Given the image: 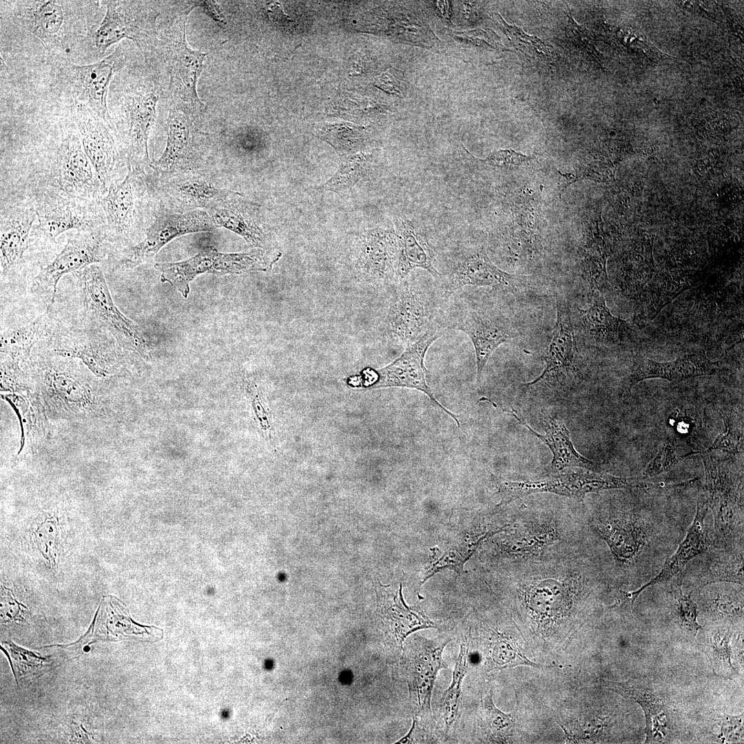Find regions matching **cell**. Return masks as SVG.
I'll list each match as a JSON object with an SVG mask.
<instances>
[{
  "label": "cell",
  "mask_w": 744,
  "mask_h": 744,
  "mask_svg": "<svg viewBox=\"0 0 744 744\" xmlns=\"http://www.w3.org/2000/svg\"><path fill=\"white\" fill-rule=\"evenodd\" d=\"M54 340L53 351L57 355L81 359L99 377L113 373L116 349L107 333L74 329L59 334Z\"/></svg>",
  "instance_id": "18"
},
{
  "label": "cell",
  "mask_w": 744,
  "mask_h": 744,
  "mask_svg": "<svg viewBox=\"0 0 744 744\" xmlns=\"http://www.w3.org/2000/svg\"><path fill=\"white\" fill-rule=\"evenodd\" d=\"M4 644L6 645L8 652H10V656L9 657L12 659L15 668L18 669L17 670L20 674L31 672L42 666L43 661H46L44 658L38 657L32 652L23 650L11 642L5 643Z\"/></svg>",
  "instance_id": "51"
},
{
  "label": "cell",
  "mask_w": 744,
  "mask_h": 744,
  "mask_svg": "<svg viewBox=\"0 0 744 744\" xmlns=\"http://www.w3.org/2000/svg\"><path fill=\"white\" fill-rule=\"evenodd\" d=\"M281 252L256 248L247 252L223 253L212 247L205 248L192 257L173 262H156L161 281L169 283L187 298L190 282L204 273L214 275L242 274L266 271L280 258Z\"/></svg>",
  "instance_id": "2"
},
{
  "label": "cell",
  "mask_w": 744,
  "mask_h": 744,
  "mask_svg": "<svg viewBox=\"0 0 744 744\" xmlns=\"http://www.w3.org/2000/svg\"><path fill=\"white\" fill-rule=\"evenodd\" d=\"M380 606L391 627L397 643L402 650L404 641L414 632L424 628H435L433 622L426 616L404 600L402 585L386 586L380 589Z\"/></svg>",
  "instance_id": "31"
},
{
  "label": "cell",
  "mask_w": 744,
  "mask_h": 744,
  "mask_svg": "<svg viewBox=\"0 0 744 744\" xmlns=\"http://www.w3.org/2000/svg\"><path fill=\"white\" fill-rule=\"evenodd\" d=\"M501 23H502L504 28L509 33V34L519 42L524 43L528 46H530V48L541 54H549L548 45L537 37L529 35L520 28L507 24L503 20H501Z\"/></svg>",
  "instance_id": "57"
},
{
  "label": "cell",
  "mask_w": 744,
  "mask_h": 744,
  "mask_svg": "<svg viewBox=\"0 0 744 744\" xmlns=\"http://www.w3.org/2000/svg\"><path fill=\"white\" fill-rule=\"evenodd\" d=\"M356 252L358 267L366 280L373 282L400 281L394 229L373 228L364 231L358 238Z\"/></svg>",
  "instance_id": "17"
},
{
  "label": "cell",
  "mask_w": 744,
  "mask_h": 744,
  "mask_svg": "<svg viewBox=\"0 0 744 744\" xmlns=\"http://www.w3.org/2000/svg\"><path fill=\"white\" fill-rule=\"evenodd\" d=\"M161 189L172 205L187 211L198 208L216 209L240 195L216 185L201 175L191 173L167 177L161 183Z\"/></svg>",
  "instance_id": "22"
},
{
  "label": "cell",
  "mask_w": 744,
  "mask_h": 744,
  "mask_svg": "<svg viewBox=\"0 0 744 744\" xmlns=\"http://www.w3.org/2000/svg\"><path fill=\"white\" fill-rule=\"evenodd\" d=\"M576 340L569 310L557 302V319L552 338L544 357L546 367L541 375L528 385L541 380L564 378L576 371L575 358Z\"/></svg>",
  "instance_id": "28"
},
{
  "label": "cell",
  "mask_w": 744,
  "mask_h": 744,
  "mask_svg": "<svg viewBox=\"0 0 744 744\" xmlns=\"http://www.w3.org/2000/svg\"><path fill=\"white\" fill-rule=\"evenodd\" d=\"M394 230L397 240L400 281L417 268L427 271L436 278H439L440 273L435 267V250L424 232L404 215L396 219Z\"/></svg>",
  "instance_id": "29"
},
{
  "label": "cell",
  "mask_w": 744,
  "mask_h": 744,
  "mask_svg": "<svg viewBox=\"0 0 744 744\" xmlns=\"http://www.w3.org/2000/svg\"><path fill=\"white\" fill-rule=\"evenodd\" d=\"M47 312L33 321L7 331L1 335L0 350L19 363L28 359L35 344L47 332Z\"/></svg>",
  "instance_id": "37"
},
{
  "label": "cell",
  "mask_w": 744,
  "mask_h": 744,
  "mask_svg": "<svg viewBox=\"0 0 744 744\" xmlns=\"http://www.w3.org/2000/svg\"><path fill=\"white\" fill-rule=\"evenodd\" d=\"M369 155L355 153L343 158L337 172L319 187L323 191L342 193L353 187L369 172Z\"/></svg>",
  "instance_id": "41"
},
{
  "label": "cell",
  "mask_w": 744,
  "mask_h": 744,
  "mask_svg": "<svg viewBox=\"0 0 744 744\" xmlns=\"http://www.w3.org/2000/svg\"><path fill=\"white\" fill-rule=\"evenodd\" d=\"M568 26L575 43L600 63L601 55L595 49L590 34L574 20L570 10L568 14Z\"/></svg>",
  "instance_id": "55"
},
{
  "label": "cell",
  "mask_w": 744,
  "mask_h": 744,
  "mask_svg": "<svg viewBox=\"0 0 744 744\" xmlns=\"http://www.w3.org/2000/svg\"><path fill=\"white\" fill-rule=\"evenodd\" d=\"M75 275L87 310L107 328L120 344L145 354L148 346L142 330L114 303L101 267L91 265L75 272Z\"/></svg>",
  "instance_id": "6"
},
{
  "label": "cell",
  "mask_w": 744,
  "mask_h": 744,
  "mask_svg": "<svg viewBox=\"0 0 744 744\" xmlns=\"http://www.w3.org/2000/svg\"><path fill=\"white\" fill-rule=\"evenodd\" d=\"M707 507L705 498L698 501L695 516L685 537L679 544L675 552L665 561L659 574L639 589L623 593L625 601L629 608L632 609L634 601L646 588L657 583L667 582L676 577L688 562L707 550L708 538L705 517Z\"/></svg>",
  "instance_id": "26"
},
{
  "label": "cell",
  "mask_w": 744,
  "mask_h": 744,
  "mask_svg": "<svg viewBox=\"0 0 744 744\" xmlns=\"http://www.w3.org/2000/svg\"><path fill=\"white\" fill-rule=\"evenodd\" d=\"M189 12L181 18L178 36L169 48L170 85L181 101L201 110L204 106L199 99L196 86L207 54L191 48L187 43L186 22Z\"/></svg>",
  "instance_id": "19"
},
{
  "label": "cell",
  "mask_w": 744,
  "mask_h": 744,
  "mask_svg": "<svg viewBox=\"0 0 744 744\" xmlns=\"http://www.w3.org/2000/svg\"><path fill=\"white\" fill-rule=\"evenodd\" d=\"M105 15L84 46H90L96 59L123 39L135 43L149 61L156 44V20L158 15L152 2L143 1H100Z\"/></svg>",
  "instance_id": "3"
},
{
  "label": "cell",
  "mask_w": 744,
  "mask_h": 744,
  "mask_svg": "<svg viewBox=\"0 0 744 744\" xmlns=\"http://www.w3.org/2000/svg\"><path fill=\"white\" fill-rule=\"evenodd\" d=\"M59 533V521L51 517L39 524L32 534L37 550L52 567L56 564Z\"/></svg>",
  "instance_id": "46"
},
{
  "label": "cell",
  "mask_w": 744,
  "mask_h": 744,
  "mask_svg": "<svg viewBox=\"0 0 744 744\" xmlns=\"http://www.w3.org/2000/svg\"><path fill=\"white\" fill-rule=\"evenodd\" d=\"M37 210L20 208L1 216L0 230L1 274H5L19 263L28 248L29 235Z\"/></svg>",
  "instance_id": "30"
},
{
  "label": "cell",
  "mask_w": 744,
  "mask_h": 744,
  "mask_svg": "<svg viewBox=\"0 0 744 744\" xmlns=\"http://www.w3.org/2000/svg\"><path fill=\"white\" fill-rule=\"evenodd\" d=\"M678 462L674 439L668 438L643 472L645 477H654L672 468Z\"/></svg>",
  "instance_id": "50"
},
{
  "label": "cell",
  "mask_w": 744,
  "mask_h": 744,
  "mask_svg": "<svg viewBox=\"0 0 744 744\" xmlns=\"http://www.w3.org/2000/svg\"><path fill=\"white\" fill-rule=\"evenodd\" d=\"M637 486V482L634 479L615 477L593 471L568 472L536 481L512 482L502 480L499 483V490L506 502L539 492L581 499L590 493Z\"/></svg>",
  "instance_id": "11"
},
{
  "label": "cell",
  "mask_w": 744,
  "mask_h": 744,
  "mask_svg": "<svg viewBox=\"0 0 744 744\" xmlns=\"http://www.w3.org/2000/svg\"><path fill=\"white\" fill-rule=\"evenodd\" d=\"M216 227L225 228L242 237L250 245L256 248L269 249V237L263 229L254 218L231 203L211 210Z\"/></svg>",
  "instance_id": "36"
},
{
  "label": "cell",
  "mask_w": 744,
  "mask_h": 744,
  "mask_svg": "<svg viewBox=\"0 0 744 744\" xmlns=\"http://www.w3.org/2000/svg\"><path fill=\"white\" fill-rule=\"evenodd\" d=\"M90 201L71 198H49L37 210L38 228L50 240L71 229L94 231L101 220Z\"/></svg>",
  "instance_id": "23"
},
{
  "label": "cell",
  "mask_w": 744,
  "mask_h": 744,
  "mask_svg": "<svg viewBox=\"0 0 744 744\" xmlns=\"http://www.w3.org/2000/svg\"><path fill=\"white\" fill-rule=\"evenodd\" d=\"M462 703V690L459 687L451 686L443 694L440 703V710L448 730L458 717Z\"/></svg>",
  "instance_id": "53"
},
{
  "label": "cell",
  "mask_w": 744,
  "mask_h": 744,
  "mask_svg": "<svg viewBox=\"0 0 744 744\" xmlns=\"http://www.w3.org/2000/svg\"><path fill=\"white\" fill-rule=\"evenodd\" d=\"M313 134L329 143L342 157L357 150L364 139V128L351 123H320L314 125Z\"/></svg>",
  "instance_id": "40"
},
{
  "label": "cell",
  "mask_w": 744,
  "mask_h": 744,
  "mask_svg": "<svg viewBox=\"0 0 744 744\" xmlns=\"http://www.w3.org/2000/svg\"><path fill=\"white\" fill-rule=\"evenodd\" d=\"M125 62L121 46L93 63L79 65L68 59L55 60V85L69 98V104L85 105L112 121L107 105L109 88L114 75Z\"/></svg>",
  "instance_id": "4"
},
{
  "label": "cell",
  "mask_w": 744,
  "mask_h": 744,
  "mask_svg": "<svg viewBox=\"0 0 744 744\" xmlns=\"http://www.w3.org/2000/svg\"><path fill=\"white\" fill-rule=\"evenodd\" d=\"M71 117L83 149L101 183L107 188L119 161L112 121L83 105L69 104Z\"/></svg>",
  "instance_id": "14"
},
{
  "label": "cell",
  "mask_w": 744,
  "mask_h": 744,
  "mask_svg": "<svg viewBox=\"0 0 744 744\" xmlns=\"http://www.w3.org/2000/svg\"><path fill=\"white\" fill-rule=\"evenodd\" d=\"M433 318L423 294L406 278L397 285L386 320L390 338L406 346L420 339L428 331Z\"/></svg>",
  "instance_id": "16"
},
{
  "label": "cell",
  "mask_w": 744,
  "mask_h": 744,
  "mask_svg": "<svg viewBox=\"0 0 744 744\" xmlns=\"http://www.w3.org/2000/svg\"><path fill=\"white\" fill-rule=\"evenodd\" d=\"M721 413L725 430L706 451L720 449L733 454L739 453L743 446V425L731 411L723 409Z\"/></svg>",
  "instance_id": "49"
},
{
  "label": "cell",
  "mask_w": 744,
  "mask_h": 744,
  "mask_svg": "<svg viewBox=\"0 0 744 744\" xmlns=\"http://www.w3.org/2000/svg\"><path fill=\"white\" fill-rule=\"evenodd\" d=\"M195 7H199L202 9L203 12L213 19L219 24L225 23V19L224 14L222 12L221 8L218 4L213 1H200L194 3V6L190 8L191 9Z\"/></svg>",
  "instance_id": "59"
},
{
  "label": "cell",
  "mask_w": 744,
  "mask_h": 744,
  "mask_svg": "<svg viewBox=\"0 0 744 744\" xmlns=\"http://www.w3.org/2000/svg\"><path fill=\"white\" fill-rule=\"evenodd\" d=\"M530 156H526L511 149H499L490 153L486 159L487 164L498 167H515L528 163Z\"/></svg>",
  "instance_id": "54"
},
{
  "label": "cell",
  "mask_w": 744,
  "mask_h": 744,
  "mask_svg": "<svg viewBox=\"0 0 744 744\" xmlns=\"http://www.w3.org/2000/svg\"><path fill=\"white\" fill-rule=\"evenodd\" d=\"M482 712L486 728L494 739L502 740L510 734L515 725L514 716L497 708L492 689L482 700Z\"/></svg>",
  "instance_id": "45"
},
{
  "label": "cell",
  "mask_w": 744,
  "mask_h": 744,
  "mask_svg": "<svg viewBox=\"0 0 744 744\" xmlns=\"http://www.w3.org/2000/svg\"><path fill=\"white\" fill-rule=\"evenodd\" d=\"M54 177L59 188L71 198L99 200L107 189L83 149L76 127L58 148Z\"/></svg>",
  "instance_id": "13"
},
{
  "label": "cell",
  "mask_w": 744,
  "mask_h": 744,
  "mask_svg": "<svg viewBox=\"0 0 744 744\" xmlns=\"http://www.w3.org/2000/svg\"><path fill=\"white\" fill-rule=\"evenodd\" d=\"M143 170L128 167L125 179L112 183L99 204L107 220V227L116 235H125L135 225L145 189Z\"/></svg>",
  "instance_id": "21"
},
{
  "label": "cell",
  "mask_w": 744,
  "mask_h": 744,
  "mask_svg": "<svg viewBox=\"0 0 744 744\" xmlns=\"http://www.w3.org/2000/svg\"><path fill=\"white\" fill-rule=\"evenodd\" d=\"M586 329L598 341L614 340L626 330V321L614 316L601 293L592 291V302L581 310Z\"/></svg>",
  "instance_id": "38"
},
{
  "label": "cell",
  "mask_w": 744,
  "mask_h": 744,
  "mask_svg": "<svg viewBox=\"0 0 744 744\" xmlns=\"http://www.w3.org/2000/svg\"><path fill=\"white\" fill-rule=\"evenodd\" d=\"M102 237L96 231H80L76 236L69 238L62 250L54 260L34 278L31 289L39 293L50 295L52 304L58 283L62 276L75 273L91 265L101 262L105 252L102 245Z\"/></svg>",
  "instance_id": "15"
},
{
  "label": "cell",
  "mask_w": 744,
  "mask_h": 744,
  "mask_svg": "<svg viewBox=\"0 0 744 744\" xmlns=\"http://www.w3.org/2000/svg\"><path fill=\"white\" fill-rule=\"evenodd\" d=\"M707 584L733 583L743 586V552H733L714 557L709 565Z\"/></svg>",
  "instance_id": "43"
},
{
  "label": "cell",
  "mask_w": 744,
  "mask_h": 744,
  "mask_svg": "<svg viewBox=\"0 0 744 744\" xmlns=\"http://www.w3.org/2000/svg\"><path fill=\"white\" fill-rule=\"evenodd\" d=\"M192 121L185 110L174 107L169 110L167 121V143L160 158L150 167L161 173H170L185 153L191 143Z\"/></svg>",
  "instance_id": "34"
},
{
  "label": "cell",
  "mask_w": 744,
  "mask_h": 744,
  "mask_svg": "<svg viewBox=\"0 0 744 744\" xmlns=\"http://www.w3.org/2000/svg\"><path fill=\"white\" fill-rule=\"evenodd\" d=\"M404 642L400 665L410 699L418 711L431 712V696L438 672L447 668L442 654L451 639L410 635Z\"/></svg>",
  "instance_id": "7"
},
{
  "label": "cell",
  "mask_w": 744,
  "mask_h": 744,
  "mask_svg": "<svg viewBox=\"0 0 744 744\" xmlns=\"http://www.w3.org/2000/svg\"><path fill=\"white\" fill-rule=\"evenodd\" d=\"M718 370V362L710 361L705 351L701 348L690 350L676 360L665 362L637 355L623 389L626 392H629L634 385L645 379L662 378L676 382L696 376L713 375Z\"/></svg>",
  "instance_id": "20"
},
{
  "label": "cell",
  "mask_w": 744,
  "mask_h": 744,
  "mask_svg": "<svg viewBox=\"0 0 744 744\" xmlns=\"http://www.w3.org/2000/svg\"><path fill=\"white\" fill-rule=\"evenodd\" d=\"M8 18L15 26L32 34L49 55L68 59L74 48L83 46L100 24V1L34 0L6 1ZM69 60V59H68Z\"/></svg>",
  "instance_id": "1"
},
{
  "label": "cell",
  "mask_w": 744,
  "mask_h": 744,
  "mask_svg": "<svg viewBox=\"0 0 744 744\" xmlns=\"http://www.w3.org/2000/svg\"><path fill=\"white\" fill-rule=\"evenodd\" d=\"M594 528L623 566L637 564L651 539L649 527L636 515L599 521Z\"/></svg>",
  "instance_id": "25"
},
{
  "label": "cell",
  "mask_w": 744,
  "mask_h": 744,
  "mask_svg": "<svg viewBox=\"0 0 744 744\" xmlns=\"http://www.w3.org/2000/svg\"><path fill=\"white\" fill-rule=\"evenodd\" d=\"M441 335L442 333L433 329L416 342L407 345L404 352L390 364L378 371H363L362 386L369 388L407 387L420 391L452 417L459 426L457 417L436 400L426 382L425 355L430 346Z\"/></svg>",
  "instance_id": "10"
},
{
  "label": "cell",
  "mask_w": 744,
  "mask_h": 744,
  "mask_svg": "<svg viewBox=\"0 0 744 744\" xmlns=\"http://www.w3.org/2000/svg\"><path fill=\"white\" fill-rule=\"evenodd\" d=\"M508 412L550 448L553 454L550 466L551 472H558L569 466H579L593 471H600L595 462L584 457L575 450L570 438L568 430L558 417L551 415H546L544 417L545 434L540 435L519 418L515 411H508Z\"/></svg>",
  "instance_id": "32"
},
{
  "label": "cell",
  "mask_w": 744,
  "mask_h": 744,
  "mask_svg": "<svg viewBox=\"0 0 744 744\" xmlns=\"http://www.w3.org/2000/svg\"><path fill=\"white\" fill-rule=\"evenodd\" d=\"M25 609V606L12 597L11 590L3 587L1 590V618L3 621L20 619L21 612Z\"/></svg>",
  "instance_id": "58"
},
{
  "label": "cell",
  "mask_w": 744,
  "mask_h": 744,
  "mask_svg": "<svg viewBox=\"0 0 744 744\" xmlns=\"http://www.w3.org/2000/svg\"><path fill=\"white\" fill-rule=\"evenodd\" d=\"M215 228L209 213L202 209L178 214L160 212L147 228L143 240L127 249L120 266L134 268L152 259L164 246L177 237L212 231Z\"/></svg>",
  "instance_id": "12"
},
{
  "label": "cell",
  "mask_w": 744,
  "mask_h": 744,
  "mask_svg": "<svg viewBox=\"0 0 744 744\" xmlns=\"http://www.w3.org/2000/svg\"><path fill=\"white\" fill-rule=\"evenodd\" d=\"M45 380L51 391L67 402H87L90 400L87 387L66 373L50 371Z\"/></svg>",
  "instance_id": "47"
},
{
  "label": "cell",
  "mask_w": 744,
  "mask_h": 744,
  "mask_svg": "<svg viewBox=\"0 0 744 744\" xmlns=\"http://www.w3.org/2000/svg\"><path fill=\"white\" fill-rule=\"evenodd\" d=\"M718 737L722 743H734L743 741V714L738 716L720 715Z\"/></svg>",
  "instance_id": "52"
},
{
  "label": "cell",
  "mask_w": 744,
  "mask_h": 744,
  "mask_svg": "<svg viewBox=\"0 0 744 744\" xmlns=\"http://www.w3.org/2000/svg\"><path fill=\"white\" fill-rule=\"evenodd\" d=\"M490 533L468 534L459 533L454 528L447 533V537L441 544V549L436 553V557L428 575L423 579L422 583L437 572L449 568L459 572L463 569L464 564L475 551L482 541Z\"/></svg>",
  "instance_id": "35"
},
{
  "label": "cell",
  "mask_w": 744,
  "mask_h": 744,
  "mask_svg": "<svg viewBox=\"0 0 744 744\" xmlns=\"http://www.w3.org/2000/svg\"><path fill=\"white\" fill-rule=\"evenodd\" d=\"M491 657L493 663L499 668H513L517 665L534 668L547 667L529 660L524 654L520 652L519 648L510 637L499 633H497L495 636Z\"/></svg>",
  "instance_id": "44"
},
{
  "label": "cell",
  "mask_w": 744,
  "mask_h": 744,
  "mask_svg": "<svg viewBox=\"0 0 744 744\" xmlns=\"http://www.w3.org/2000/svg\"><path fill=\"white\" fill-rule=\"evenodd\" d=\"M699 648L708 658L715 675L732 679L736 670L732 663L734 631L730 624L715 623L703 628L697 634Z\"/></svg>",
  "instance_id": "33"
},
{
  "label": "cell",
  "mask_w": 744,
  "mask_h": 744,
  "mask_svg": "<svg viewBox=\"0 0 744 744\" xmlns=\"http://www.w3.org/2000/svg\"><path fill=\"white\" fill-rule=\"evenodd\" d=\"M529 607L536 613L552 617L559 614L566 606V589L554 579L541 581L528 592Z\"/></svg>",
  "instance_id": "42"
},
{
  "label": "cell",
  "mask_w": 744,
  "mask_h": 744,
  "mask_svg": "<svg viewBox=\"0 0 744 744\" xmlns=\"http://www.w3.org/2000/svg\"><path fill=\"white\" fill-rule=\"evenodd\" d=\"M705 498L714 515L716 533L728 543L743 530V481H736L730 470L703 452Z\"/></svg>",
  "instance_id": "8"
},
{
  "label": "cell",
  "mask_w": 744,
  "mask_h": 744,
  "mask_svg": "<svg viewBox=\"0 0 744 744\" xmlns=\"http://www.w3.org/2000/svg\"><path fill=\"white\" fill-rule=\"evenodd\" d=\"M674 598V614L676 622L681 630L686 634L696 637L702 626L698 623V609L690 595H685L681 585L673 590Z\"/></svg>",
  "instance_id": "48"
},
{
  "label": "cell",
  "mask_w": 744,
  "mask_h": 744,
  "mask_svg": "<svg viewBox=\"0 0 744 744\" xmlns=\"http://www.w3.org/2000/svg\"><path fill=\"white\" fill-rule=\"evenodd\" d=\"M705 608L715 623L731 625L743 617V592L713 587L706 594Z\"/></svg>",
  "instance_id": "39"
},
{
  "label": "cell",
  "mask_w": 744,
  "mask_h": 744,
  "mask_svg": "<svg viewBox=\"0 0 744 744\" xmlns=\"http://www.w3.org/2000/svg\"><path fill=\"white\" fill-rule=\"evenodd\" d=\"M524 276L505 272L495 265L483 249H477L461 260L450 273L446 294L449 296L464 286L490 287L515 291Z\"/></svg>",
  "instance_id": "24"
},
{
  "label": "cell",
  "mask_w": 744,
  "mask_h": 744,
  "mask_svg": "<svg viewBox=\"0 0 744 744\" xmlns=\"http://www.w3.org/2000/svg\"><path fill=\"white\" fill-rule=\"evenodd\" d=\"M606 685L641 706L645 719V743L675 742L681 727L679 703L661 683L643 676L607 681Z\"/></svg>",
  "instance_id": "5"
},
{
  "label": "cell",
  "mask_w": 744,
  "mask_h": 744,
  "mask_svg": "<svg viewBox=\"0 0 744 744\" xmlns=\"http://www.w3.org/2000/svg\"><path fill=\"white\" fill-rule=\"evenodd\" d=\"M451 328L465 333L471 340L475 352L477 380L490 356L502 344L508 342L513 335L502 322L482 311L470 309L457 316Z\"/></svg>",
  "instance_id": "27"
},
{
  "label": "cell",
  "mask_w": 744,
  "mask_h": 744,
  "mask_svg": "<svg viewBox=\"0 0 744 744\" xmlns=\"http://www.w3.org/2000/svg\"><path fill=\"white\" fill-rule=\"evenodd\" d=\"M160 90L154 83H143L121 94L118 102L110 103L118 107L128 123L125 136L128 167L143 170L151 161L148 140L156 118V104Z\"/></svg>",
  "instance_id": "9"
},
{
  "label": "cell",
  "mask_w": 744,
  "mask_h": 744,
  "mask_svg": "<svg viewBox=\"0 0 744 744\" xmlns=\"http://www.w3.org/2000/svg\"><path fill=\"white\" fill-rule=\"evenodd\" d=\"M375 84L386 92L402 96L405 92V82L403 74L391 68L377 77Z\"/></svg>",
  "instance_id": "56"
}]
</instances>
